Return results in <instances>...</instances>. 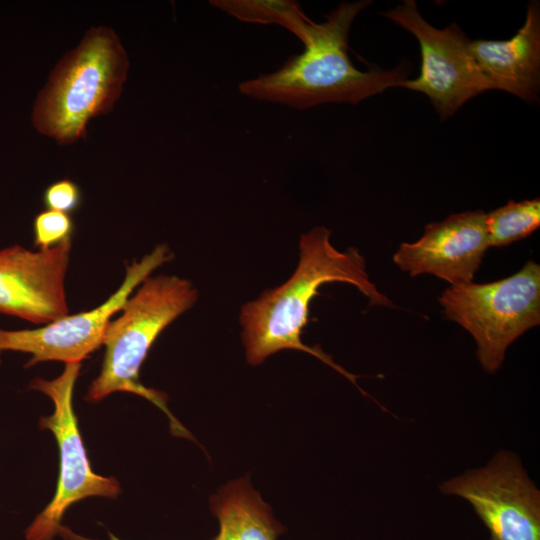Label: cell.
<instances>
[{
    "mask_svg": "<svg viewBox=\"0 0 540 540\" xmlns=\"http://www.w3.org/2000/svg\"><path fill=\"white\" fill-rule=\"evenodd\" d=\"M329 282L355 286L369 299L370 305L394 307L370 280L361 253L354 247L337 250L330 242V230L314 227L300 238L299 262L291 277L241 308V335L249 364L258 365L281 350H299L320 359L360 389L356 375L337 365L319 347H310L301 340L310 302L319 293L318 289Z\"/></svg>",
    "mask_w": 540,
    "mask_h": 540,
    "instance_id": "1",
    "label": "cell"
},
{
    "mask_svg": "<svg viewBox=\"0 0 540 540\" xmlns=\"http://www.w3.org/2000/svg\"><path fill=\"white\" fill-rule=\"evenodd\" d=\"M372 1L341 2L321 23L311 21L303 53L293 55L275 72L239 84L241 94L261 101L307 109L324 103L357 104L384 90L401 86L411 67L362 71L348 54L350 28Z\"/></svg>",
    "mask_w": 540,
    "mask_h": 540,
    "instance_id": "2",
    "label": "cell"
},
{
    "mask_svg": "<svg viewBox=\"0 0 540 540\" xmlns=\"http://www.w3.org/2000/svg\"><path fill=\"white\" fill-rule=\"evenodd\" d=\"M128 65L113 30L89 29L39 93L32 114L35 128L61 144L83 138L89 120L109 111L118 99Z\"/></svg>",
    "mask_w": 540,
    "mask_h": 540,
    "instance_id": "3",
    "label": "cell"
},
{
    "mask_svg": "<svg viewBox=\"0 0 540 540\" xmlns=\"http://www.w3.org/2000/svg\"><path fill=\"white\" fill-rule=\"evenodd\" d=\"M197 297V289L185 278L158 275L142 281L106 328L102 368L88 389L87 400L97 402L114 392L140 395L166 412L172 428L183 435L185 430L168 411L164 394L142 385L139 371L160 333L189 310Z\"/></svg>",
    "mask_w": 540,
    "mask_h": 540,
    "instance_id": "4",
    "label": "cell"
},
{
    "mask_svg": "<svg viewBox=\"0 0 540 540\" xmlns=\"http://www.w3.org/2000/svg\"><path fill=\"white\" fill-rule=\"evenodd\" d=\"M439 303L446 318L474 338L482 368L494 373L509 345L540 324V266L528 261L504 279L449 286Z\"/></svg>",
    "mask_w": 540,
    "mask_h": 540,
    "instance_id": "5",
    "label": "cell"
},
{
    "mask_svg": "<svg viewBox=\"0 0 540 540\" xmlns=\"http://www.w3.org/2000/svg\"><path fill=\"white\" fill-rule=\"evenodd\" d=\"M80 367L81 363H67L57 378H36L30 383L32 389L47 395L54 404L53 413L41 417L39 424L55 436L60 469L55 495L26 529V540H52L62 535L66 528L61 521L72 504L91 496L115 498L120 492L118 481L94 473L87 458L72 404Z\"/></svg>",
    "mask_w": 540,
    "mask_h": 540,
    "instance_id": "6",
    "label": "cell"
},
{
    "mask_svg": "<svg viewBox=\"0 0 540 540\" xmlns=\"http://www.w3.org/2000/svg\"><path fill=\"white\" fill-rule=\"evenodd\" d=\"M382 15L410 32L420 46V73L400 87L425 94L442 120L471 98L491 90L473 57L472 40L458 24L443 29L432 26L414 0H405Z\"/></svg>",
    "mask_w": 540,
    "mask_h": 540,
    "instance_id": "7",
    "label": "cell"
},
{
    "mask_svg": "<svg viewBox=\"0 0 540 540\" xmlns=\"http://www.w3.org/2000/svg\"><path fill=\"white\" fill-rule=\"evenodd\" d=\"M171 259L172 253L168 246L158 245L140 261L134 260L126 267L120 287L98 307L73 315L67 314L35 329H0V353H29L31 358L25 367L45 361L81 363L102 345L112 317L121 311L139 284Z\"/></svg>",
    "mask_w": 540,
    "mask_h": 540,
    "instance_id": "8",
    "label": "cell"
},
{
    "mask_svg": "<svg viewBox=\"0 0 540 540\" xmlns=\"http://www.w3.org/2000/svg\"><path fill=\"white\" fill-rule=\"evenodd\" d=\"M440 490L471 504L489 540H540V493L514 454L502 451L484 468L446 481Z\"/></svg>",
    "mask_w": 540,
    "mask_h": 540,
    "instance_id": "9",
    "label": "cell"
},
{
    "mask_svg": "<svg viewBox=\"0 0 540 540\" xmlns=\"http://www.w3.org/2000/svg\"><path fill=\"white\" fill-rule=\"evenodd\" d=\"M72 239L38 251L0 250V313L45 325L69 314L65 277Z\"/></svg>",
    "mask_w": 540,
    "mask_h": 540,
    "instance_id": "10",
    "label": "cell"
},
{
    "mask_svg": "<svg viewBox=\"0 0 540 540\" xmlns=\"http://www.w3.org/2000/svg\"><path fill=\"white\" fill-rule=\"evenodd\" d=\"M488 248L486 213L466 211L427 224L416 242L400 244L393 262L411 277L431 274L459 286L473 282Z\"/></svg>",
    "mask_w": 540,
    "mask_h": 540,
    "instance_id": "11",
    "label": "cell"
},
{
    "mask_svg": "<svg viewBox=\"0 0 540 540\" xmlns=\"http://www.w3.org/2000/svg\"><path fill=\"white\" fill-rule=\"evenodd\" d=\"M473 57L491 90L508 92L528 103L539 100L540 4L530 1L523 26L508 40L471 41Z\"/></svg>",
    "mask_w": 540,
    "mask_h": 540,
    "instance_id": "12",
    "label": "cell"
},
{
    "mask_svg": "<svg viewBox=\"0 0 540 540\" xmlns=\"http://www.w3.org/2000/svg\"><path fill=\"white\" fill-rule=\"evenodd\" d=\"M211 509L220 524L214 540H275L284 531L270 507L244 479L228 483L212 496Z\"/></svg>",
    "mask_w": 540,
    "mask_h": 540,
    "instance_id": "13",
    "label": "cell"
},
{
    "mask_svg": "<svg viewBox=\"0 0 540 540\" xmlns=\"http://www.w3.org/2000/svg\"><path fill=\"white\" fill-rule=\"evenodd\" d=\"M210 4L242 22L280 25L302 43L312 21L293 0H212Z\"/></svg>",
    "mask_w": 540,
    "mask_h": 540,
    "instance_id": "14",
    "label": "cell"
},
{
    "mask_svg": "<svg viewBox=\"0 0 540 540\" xmlns=\"http://www.w3.org/2000/svg\"><path fill=\"white\" fill-rule=\"evenodd\" d=\"M540 226V198L505 205L486 213L489 247L507 246L524 239Z\"/></svg>",
    "mask_w": 540,
    "mask_h": 540,
    "instance_id": "15",
    "label": "cell"
},
{
    "mask_svg": "<svg viewBox=\"0 0 540 540\" xmlns=\"http://www.w3.org/2000/svg\"><path fill=\"white\" fill-rule=\"evenodd\" d=\"M74 222L69 214L45 210L33 221L34 245L39 250L49 249L72 239Z\"/></svg>",
    "mask_w": 540,
    "mask_h": 540,
    "instance_id": "16",
    "label": "cell"
},
{
    "mask_svg": "<svg viewBox=\"0 0 540 540\" xmlns=\"http://www.w3.org/2000/svg\"><path fill=\"white\" fill-rule=\"evenodd\" d=\"M47 210L69 214L76 211L82 202L80 187L70 179H61L47 186L42 196Z\"/></svg>",
    "mask_w": 540,
    "mask_h": 540,
    "instance_id": "17",
    "label": "cell"
},
{
    "mask_svg": "<svg viewBox=\"0 0 540 540\" xmlns=\"http://www.w3.org/2000/svg\"><path fill=\"white\" fill-rule=\"evenodd\" d=\"M69 539H71V540H89V539H86V538H82V537H80V536H77V535H75L74 533H72V534L70 535ZM109 540H120V539L117 538L115 535L110 534Z\"/></svg>",
    "mask_w": 540,
    "mask_h": 540,
    "instance_id": "18",
    "label": "cell"
}]
</instances>
